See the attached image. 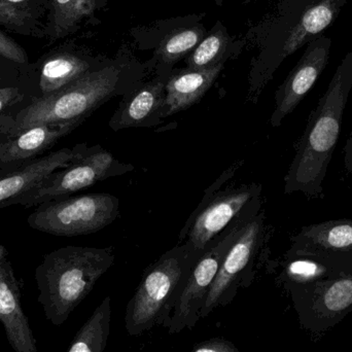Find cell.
<instances>
[{
	"mask_svg": "<svg viewBox=\"0 0 352 352\" xmlns=\"http://www.w3.org/2000/svg\"><path fill=\"white\" fill-rule=\"evenodd\" d=\"M151 74L148 61L140 62L123 47L64 88L34 99L14 119L0 120V133L14 136L33 126L85 121L107 101L129 94Z\"/></svg>",
	"mask_w": 352,
	"mask_h": 352,
	"instance_id": "6da1fadb",
	"label": "cell"
},
{
	"mask_svg": "<svg viewBox=\"0 0 352 352\" xmlns=\"http://www.w3.org/2000/svg\"><path fill=\"white\" fill-rule=\"evenodd\" d=\"M351 89L352 52H349L295 144V157L285 177V194L301 192L308 199L324 197V180L338 144Z\"/></svg>",
	"mask_w": 352,
	"mask_h": 352,
	"instance_id": "7a4b0ae2",
	"label": "cell"
},
{
	"mask_svg": "<svg viewBox=\"0 0 352 352\" xmlns=\"http://www.w3.org/2000/svg\"><path fill=\"white\" fill-rule=\"evenodd\" d=\"M349 0H281L262 41L260 55L250 74L248 99L258 101L283 61L324 35Z\"/></svg>",
	"mask_w": 352,
	"mask_h": 352,
	"instance_id": "3957f363",
	"label": "cell"
},
{
	"mask_svg": "<svg viewBox=\"0 0 352 352\" xmlns=\"http://www.w3.org/2000/svg\"><path fill=\"white\" fill-rule=\"evenodd\" d=\"M115 263L113 248L66 246L50 252L35 271L38 303L61 326Z\"/></svg>",
	"mask_w": 352,
	"mask_h": 352,
	"instance_id": "277c9868",
	"label": "cell"
},
{
	"mask_svg": "<svg viewBox=\"0 0 352 352\" xmlns=\"http://www.w3.org/2000/svg\"><path fill=\"white\" fill-rule=\"evenodd\" d=\"M200 256L184 241L146 269L126 308L125 328L130 337L157 326L168 328L176 300Z\"/></svg>",
	"mask_w": 352,
	"mask_h": 352,
	"instance_id": "5b68a950",
	"label": "cell"
},
{
	"mask_svg": "<svg viewBox=\"0 0 352 352\" xmlns=\"http://www.w3.org/2000/svg\"><path fill=\"white\" fill-rule=\"evenodd\" d=\"M242 161L226 170L203 197L196 210L180 232L177 243L188 242L195 252L202 254L209 244L223 232L246 223L261 212L262 186L243 184L217 192L241 166Z\"/></svg>",
	"mask_w": 352,
	"mask_h": 352,
	"instance_id": "8992f818",
	"label": "cell"
},
{
	"mask_svg": "<svg viewBox=\"0 0 352 352\" xmlns=\"http://www.w3.org/2000/svg\"><path fill=\"white\" fill-rule=\"evenodd\" d=\"M119 217V199L99 192L43 203L27 221L43 233L74 237L100 231Z\"/></svg>",
	"mask_w": 352,
	"mask_h": 352,
	"instance_id": "52a82bcc",
	"label": "cell"
},
{
	"mask_svg": "<svg viewBox=\"0 0 352 352\" xmlns=\"http://www.w3.org/2000/svg\"><path fill=\"white\" fill-rule=\"evenodd\" d=\"M206 14H190L156 21L130 30L138 50L152 51L148 60L152 74L168 78L176 64L186 59L204 38Z\"/></svg>",
	"mask_w": 352,
	"mask_h": 352,
	"instance_id": "ba28073f",
	"label": "cell"
},
{
	"mask_svg": "<svg viewBox=\"0 0 352 352\" xmlns=\"http://www.w3.org/2000/svg\"><path fill=\"white\" fill-rule=\"evenodd\" d=\"M133 170L134 166L120 162L102 146H91L82 158L69 166L52 173L38 186L6 202L2 208L10 205L31 207L65 198L107 178L123 175Z\"/></svg>",
	"mask_w": 352,
	"mask_h": 352,
	"instance_id": "9c48e42d",
	"label": "cell"
},
{
	"mask_svg": "<svg viewBox=\"0 0 352 352\" xmlns=\"http://www.w3.org/2000/svg\"><path fill=\"white\" fill-rule=\"evenodd\" d=\"M246 223L234 226L215 238L196 261L176 300L169 334H177L184 329L192 330L200 320V312L206 301L209 289L217 277L221 262Z\"/></svg>",
	"mask_w": 352,
	"mask_h": 352,
	"instance_id": "30bf717a",
	"label": "cell"
},
{
	"mask_svg": "<svg viewBox=\"0 0 352 352\" xmlns=\"http://www.w3.org/2000/svg\"><path fill=\"white\" fill-rule=\"evenodd\" d=\"M265 234V214L261 211L240 232L228 250L217 277L209 289L200 318L208 316L215 308L229 305L237 295L238 289L248 279L252 281V266Z\"/></svg>",
	"mask_w": 352,
	"mask_h": 352,
	"instance_id": "8fae6325",
	"label": "cell"
},
{
	"mask_svg": "<svg viewBox=\"0 0 352 352\" xmlns=\"http://www.w3.org/2000/svg\"><path fill=\"white\" fill-rule=\"evenodd\" d=\"M332 39L320 35L306 45L305 51L275 93V109L270 118L272 127L283 120L307 96L330 60Z\"/></svg>",
	"mask_w": 352,
	"mask_h": 352,
	"instance_id": "7c38bea8",
	"label": "cell"
},
{
	"mask_svg": "<svg viewBox=\"0 0 352 352\" xmlns=\"http://www.w3.org/2000/svg\"><path fill=\"white\" fill-rule=\"evenodd\" d=\"M0 322L14 352H37L36 340L21 305V291L8 250L0 244Z\"/></svg>",
	"mask_w": 352,
	"mask_h": 352,
	"instance_id": "4fadbf2b",
	"label": "cell"
},
{
	"mask_svg": "<svg viewBox=\"0 0 352 352\" xmlns=\"http://www.w3.org/2000/svg\"><path fill=\"white\" fill-rule=\"evenodd\" d=\"M168 78L154 76L144 80L129 94L122 97L109 126L113 131L130 128H153L164 118L165 87Z\"/></svg>",
	"mask_w": 352,
	"mask_h": 352,
	"instance_id": "5bb4252c",
	"label": "cell"
},
{
	"mask_svg": "<svg viewBox=\"0 0 352 352\" xmlns=\"http://www.w3.org/2000/svg\"><path fill=\"white\" fill-rule=\"evenodd\" d=\"M89 150L86 144H78L74 148H62L0 178V209L8 201L38 186L52 173L69 166Z\"/></svg>",
	"mask_w": 352,
	"mask_h": 352,
	"instance_id": "9a60e30c",
	"label": "cell"
},
{
	"mask_svg": "<svg viewBox=\"0 0 352 352\" xmlns=\"http://www.w3.org/2000/svg\"><path fill=\"white\" fill-rule=\"evenodd\" d=\"M109 58L94 56L80 47H59L45 56L39 70L41 95H49L98 67Z\"/></svg>",
	"mask_w": 352,
	"mask_h": 352,
	"instance_id": "2e32d148",
	"label": "cell"
},
{
	"mask_svg": "<svg viewBox=\"0 0 352 352\" xmlns=\"http://www.w3.org/2000/svg\"><path fill=\"white\" fill-rule=\"evenodd\" d=\"M285 256L352 252V219H334L304 226L291 238Z\"/></svg>",
	"mask_w": 352,
	"mask_h": 352,
	"instance_id": "e0dca14e",
	"label": "cell"
},
{
	"mask_svg": "<svg viewBox=\"0 0 352 352\" xmlns=\"http://www.w3.org/2000/svg\"><path fill=\"white\" fill-rule=\"evenodd\" d=\"M225 65L206 69L175 68L165 87L164 120L196 104L214 84Z\"/></svg>",
	"mask_w": 352,
	"mask_h": 352,
	"instance_id": "ac0fdd59",
	"label": "cell"
},
{
	"mask_svg": "<svg viewBox=\"0 0 352 352\" xmlns=\"http://www.w3.org/2000/svg\"><path fill=\"white\" fill-rule=\"evenodd\" d=\"M109 0H49L45 39L56 43L93 24Z\"/></svg>",
	"mask_w": 352,
	"mask_h": 352,
	"instance_id": "d6986e66",
	"label": "cell"
},
{
	"mask_svg": "<svg viewBox=\"0 0 352 352\" xmlns=\"http://www.w3.org/2000/svg\"><path fill=\"white\" fill-rule=\"evenodd\" d=\"M84 121L63 124H45L27 128L0 144V162L10 163L28 160L51 148L60 138L69 134Z\"/></svg>",
	"mask_w": 352,
	"mask_h": 352,
	"instance_id": "ffe728a7",
	"label": "cell"
},
{
	"mask_svg": "<svg viewBox=\"0 0 352 352\" xmlns=\"http://www.w3.org/2000/svg\"><path fill=\"white\" fill-rule=\"evenodd\" d=\"M49 0H0V26L24 36L45 38Z\"/></svg>",
	"mask_w": 352,
	"mask_h": 352,
	"instance_id": "44dd1931",
	"label": "cell"
},
{
	"mask_svg": "<svg viewBox=\"0 0 352 352\" xmlns=\"http://www.w3.org/2000/svg\"><path fill=\"white\" fill-rule=\"evenodd\" d=\"M241 50L242 41H235L228 32L226 25L217 21L194 51L184 59V63L190 69H206L226 64Z\"/></svg>",
	"mask_w": 352,
	"mask_h": 352,
	"instance_id": "7402d4cb",
	"label": "cell"
},
{
	"mask_svg": "<svg viewBox=\"0 0 352 352\" xmlns=\"http://www.w3.org/2000/svg\"><path fill=\"white\" fill-rule=\"evenodd\" d=\"M111 322V299L107 296L80 329L67 352H104Z\"/></svg>",
	"mask_w": 352,
	"mask_h": 352,
	"instance_id": "603a6c76",
	"label": "cell"
},
{
	"mask_svg": "<svg viewBox=\"0 0 352 352\" xmlns=\"http://www.w3.org/2000/svg\"><path fill=\"white\" fill-rule=\"evenodd\" d=\"M0 56L16 64L28 63V55L24 47H21L12 37L0 30Z\"/></svg>",
	"mask_w": 352,
	"mask_h": 352,
	"instance_id": "cb8c5ba5",
	"label": "cell"
},
{
	"mask_svg": "<svg viewBox=\"0 0 352 352\" xmlns=\"http://www.w3.org/2000/svg\"><path fill=\"white\" fill-rule=\"evenodd\" d=\"M190 352H239L231 341L223 338H212L198 343Z\"/></svg>",
	"mask_w": 352,
	"mask_h": 352,
	"instance_id": "d4e9b609",
	"label": "cell"
},
{
	"mask_svg": "<svg viewBox=\"0 0 352 352\" xmlns=\"http://www.w3.org/2000/svg\"><path fill=\"white\" fill-rule=\"evenodd\" d=\"M23 95L21 94L20 90L14 87H6V88H0V113L16 104L19 101L22 100Z\"/></svg>",
	"mask_w": 352,
	"mask_h": 352,
	"instance_id": "484cf974",
	"label": "cell"
},
{
	"mask_svg": "<svg viewBox=\"0 0 352 352\" xmlns=\"http://www.w3.org/2000/svg\"><path fill=\"white\" fill-rule=\"evenodd\" d=\"M344 166L347 173L352 175V129L344 146Z\"/></svg>",
	"mask_w": 352,
	"mask_h": 352,
	"instance_id": "4316f807",
	"label": "cell"
},
{
	"mask_svg": "<svg viewBox=\"0 0 352 352\" xmlns=\"http://www.w3.org/2000/svg\"><path fill=\"white\" fill-rule=\"evenodd\" d=\"M214 1V3L217 4V6H221L223 4V2H225V0H213Z\"/></svg>",
	"mask_w": 352,
	"mask_h": 352,
	"instance_id": "83f0119b",
	"label": "cell"
},
{
	"mask_svg": "<svg viewBox=\"0 0 352 352\" xmlns=\"http://www.w3.org/2000/svg\"><path fill=\"white\" fill-rule=\"evenodd\" d=\"M0 82H1V78H0Z\"/></svg>",
	"mask_w": 352,
	"mask_h": 352,
	"instance_id": "f1b7e54d",
	"label": "cell"
}]
</instances>
